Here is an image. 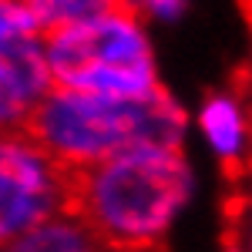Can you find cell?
<instances>
[{
  "instance_id": "cell-1",
  "label": "cell",
  "mask_w": 252,
  "mask_h": 252,
  "mask_svg": "<svg viewBox=\"0 0 252 252\" xmlns=\"http://www.w3.org/2000/svg\"><path fill=\"white\" fill-rule=\"evenodd\" d=\"M195 195L182 148H131L71 172L67 212L104 249L152 252Z\"/></svg>"
},
{
  "instance_id": "cell-2",
  "label": "cell",
  "mask_w": 252,
  "mask_h": 252,
  "mask_svg": "<svg viewBox=\"0 0 252 252\" xmlns=\"http://www.w3.org/2000/svg\"><path fill=\"white\" fill-rule=\"evenodd\" d=\"M67 172L131 148H182L189 115L165 88L145 97H104L51 88L20 128Z\"/></svg>"
},
{
  "instance_id": "cell-3",
  "label": "cell",
  "mask_w": 252,
  "mask_h": 252,
  "mask_svg": "<svg viewBox=\"0 0 252 252\" xmlns=\"http://www.w3.org/2000/svg\"><path fill=\"white\" fill-rule=\"evenodd\" d=\"M51 88L104 97L155 94L158 71L141 20L118 7L84 24L40 34Z\"/></svg>"
},
{
  "instance_id": "cell-4",
  "label": "cell",
  "mask_w": 252,
  "mask_h": 252,
  "mask_svg": "<svg viewBox=\"0 0 252 252\" xmlns=\"http://www.w3.org/2000/svg\"><path fill=\"white\" fill-rule=\"evenodd\" d=\"M71 172L27 131H0V246L67 212Z\"/></svg>"
},
{
  "instance_id": "cell-5",
  "label": "cell",
  "mask_w": 252,
  "mask_h": 252,
  "mask_svg": "<svg viewBox=\"0 0 252 252\" xmlns=\"http://www.w3.org/2000/svg\"><path fill=\"white\" fill-rule=\"evenodd\" d=\"M47 91L51 74L40 34L0 44V131H20Z\"/></svg>"
},
{
  "instance_id": "cell-6",
  "label": "cell",
  "mask_w": 252,
  "mask_h": 252,
  "mask_svg": "<svg viewBox=\"0 0 252 252\" xmlns=\"http://www.w3.org/2000/svg\"><path fill=\"white\" fill-rule=\"evenodd\" d=\"M198 131L222 161H246L252 148V125L246 108L232 94H212L198 111Z\"/></svg>"
},
{
  "instance_id": "cell-7",
  "label": "cell",
  "mask_w": 252,
  "mask_h": 252,
  "mask_svg": "<svg viewBox=\"0 0 252 252\" xmlns=\"http://www.w3.org/2000/svg\"><path fill=\"white\" fill-rule=\"evenodd\" d=\"M94 249H97L94 235L71 212L54 215V219L34 225L31 232L17 235L14 242L0 246V252H94Z\"/></svg>"
},
{
  "instance_id": "cell-8",
  "label": "cell",
  "mask_w": 252,
  "mask_h": 252,
  "mask_svg": "<svg viewBox=\"0 0 252 252\" xmlns=\"http://www.w3.org/2000/svg\"><path fill=\"white\" fill-rule=\"evenodd\" d=\"M24 7L34 14L40 34H47L58 27H71V24H84L101 14H111L121 7V0H24Z\"/></svg>"
},
{
  "instance_id": "cell-9",
  "label": "cell",
  "mask_w": 252,
  "mask_h": 252,
  "mask_svg": "<svg viewBox=\"0 0 252 252\" xmlns=\"http://www.w3.org/2000/svg\"><path fill=\"white\" fill-rule=\"evenodd\" d=\"M40 27L34 14L24 7V0H0V44L17 37H37Z\"/></svg>"
},
{
  "instance_id": "cell-10",
  "label": "cell",
  "mask_w": 252,
  "mask_h": 252,
  "mask_svg": "<svg viewBox=\"0 0 252 252\" xmlns=\"http://www.w3.org/2000/svg\"><path fill=\"white\" fill-rule=\"evenodd\" d=\"M125 10H131L135 17H155V20H178L185 14L189 0H121Z\"/></svg>"
},
{
  "instance_id": "cell-11",
  "label": "cell",
  "mask_w": 252,
  "mask_h": 252,
  "mask_svg": "<svg viewBox=\"0 0 252 252\" xmlns=\"http://www.w3.org/2000/svg\"><path fill=\"white\" fill-rule=\"evenodd\" d=\"M94 252H138V249H104V246H97ZM152 252H158V249H152Z\"/></svg>"
},
{
  "instance_id": "cell-12",
  "label": "cell",
  "mask_w": 252,
  "mask_h": 252,
  "mask_svg": "<svg viewBox=\"0 0 252 252\" xmlns=\"http://www.w3.org/2000/svg\"><path fill=\"white\" fill-rule=\"evenodd\" d=\"M225 252H242V249H235V246H232V249H225Z\"/></svg>"
}]
</instances>
